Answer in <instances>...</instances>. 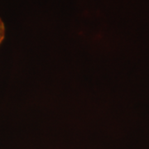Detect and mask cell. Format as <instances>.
<instances>
[{
	"mask_svg": "<svg viewBox=\"0 0 149 149\" xmlns=\"http://www.w3.org/2000/svg\"><path fill=\"white\" fill-rule=\"evenodd\" d=\"M5 25L4 22L2 20V18L0 17V44L3 42L4 37H5Z\"/></svg>",
	"mask_w": 149,
	"mask_h": 149,
	"instance_id": "obj_1",
	"label": "cell"
}]
</instances>
